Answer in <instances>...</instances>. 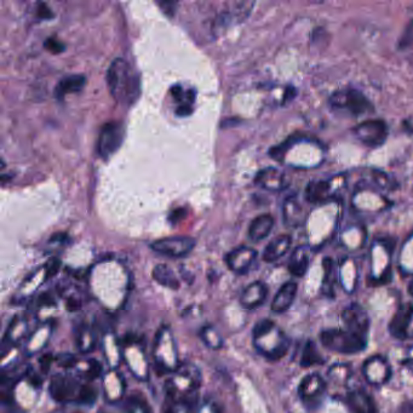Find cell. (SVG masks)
I'll use <instances>...</instances> for the list:
<instances>
[{"label":"cell","mask_w":413,"mask_h":413,"mask_svg":"<svg viewBox=\"0 0 413 413\" xmlns=\"http://www.w3.org/2000/svg\"><path fill=\"white\" fill-rule=\"evenodd\" d=\"M44 47H45V49H47L48 51L53 53H61L66 50L65 44L61 43L60 40L55 38L47 39V42L44 43Z\"/></svg>","instance_id":"45"},{"label":"cell","mask_w":413,"mask_h":413,"mask_svg":"<svg viewBox=\"0 0 413 413\" xmlns=\"http://www.w3.org/2000/svg\"><path fill=\"white\" fill-rule=\"evenodd\" d=\"M83 383L71 373H55L50 378L49 393L50 396L60 404L78 403Z\"/></svg>","instance_id":"8"},{"label":"cell","mask_w":413,"mask_h":413,"mask_svg":"<svg viewBox=\"0 0 413 413\" xmlns=\"http://www.w3.org/2000/svg\"><path fill=\"white\" fill-rule=\"evenodd\" d=\"M274 227V219L271 214H264L258 216L252 221L248 227V237L252 242H258L264 240Z\"/></svg>","instance_id":"29"},{"label":"cell","mask_w":413,"mask_h":413,"mask_svg":"<svg viewBox=\"0 0 413 413\" xmlns=\"http://www.w3.org/2000/svg\"><path fill=\"white\" fill-rule=\"evenodd\" d=\"M199 337L201 342L204 343L205 347L209 348L211 351H219L224 347V339L219 330L212 325H206L199 331Z\"/></svg>","instance_id":"35"},{"label":"cell","mask_w":413,"mask_h":413,"mask_svg":"<svg viewBox=\"0 0 413 413\" xmlns=\"http://www.w3.org/2000/svg\"><path fill=\"white\" fill-rule=\"evenodd\" d=\"M328 376L333 382H342V385H344L349 380V377L352 376V372H351V367L348 365H336L330 369Z\"/></svg>","instance_id":"40"},{"label":"cell","mask_w":413,"mask_h":413,"mask_svg":"<svg viewBox=\"0 0 413 413\" xmlns=\"http://www.w3.org/2000/svg\"><path fill=\"white\" fill-rule=\"evenodd\" d=\"M55 323L53 321H45L40 323L33 332L29 333L28 338L24 344V354L27 356L35 355L48 347L51 336H53Z\"/></svg>","instance_id":"18"},{"label":"cell","mask_w":413,"mask_h":413,"mask_svg":"<svg viewBox=\"0 0 413 413\" xmlns=\"http://www.w3.org/2000/svg\"><path fill=\"white\" fill-rule=\"evenodd\" d=\"M257 255L258 253L255 248L240 246L227 253L224 261H226L229 271L242 276V274H246L247 271L251 269L252 264L256 262Z\"/></svg>","instance_id":"16"},{"label":"cell","mask_w":413,"mask_h":413,"mask_svg":"<svg viewBox=\"0 0 413 413\" xmlns=\"http://www.w3.org/2000/svg\"><path fill=\"white\" fill-rule=\"evenodd\" d=\"M153 360L154 369L159 376L172 375L180 366L176 338L167 325H162L155 335L153 344Z\"/></svg>","instance_id":"4"},{"label":"cell","mask_w":413,"mask_h":413,"mask_svg":"<svg viewBox=\"0 0 413 413\" xmlns=\"http://www.w3.org/2000/svg\"><path fill=\"white\" fill-rule=\"evenodd\" d=\"M326 389V383L323 377L319 373H310L301 380L298 385L299 398L304 404L310 407H315L323 399V393Z\"/></svg>","instance_id":"13"},{"label":"cell","mask_w":413,"mask_h":413,"mask_svg":"<svg viewBox=\"0 0 413 413\" xmlns=\"http://www.w3.org/2000/svg\"><path fill=\"white\" fill-rule=\"evenodd\" d=\"M252 342L266 359L278 361L289 352L290 339L271 319H262L252 330Z\"/></svg>","instance_id":"2"},{"label":"cell","mask_w":413,"mask_h":413,"mask_svg":"<svg viewBox=\"0 0 413 413\" xmlns=\"http://www.w3.org/2000/svg\"><path fill=\"white\" fill-rule=\"evenodd\" d=\"M97 398H99V389L96 388L95 385H92V382H86V383H83L81 394H79L76 404L92 406V405L95 404Z\"/></svg>","instance_id":"38"},{"label":"cell","mask_w":413,"mask_h":413,"mask_svg":"<svg viewBox=\"0 0 413 413\" xmlns=\"http://www.w3.org/2000/svg\"><path fill=\"white\" fill-rule=\"evenodd\" d=\"M291 244H292V237L287 234H283V235L273 239L264 248L263 261L267 263H273V262L280 260L281 257L290 250Z\"/></svg>","instance_id":"28"},{"label":"cell","mask_w":413,"mask_h":413,"mask_svg":"<svg viewBox=\"0 0 413 413\" xmlns=\"http://www.w3.org/2000/svg\"><path fill=\"white\" fill-rule=\"evenodd\" d=\"M400 413H413V405L405 404L404 406H401Z\"/></svg>","instance_id":"52"},{"label":"cell","mask_w":413,"mask_h":413,"mask_svg":"<svg viewBox=\"0 0 413 413\" xmlns=\"http://www.w3.org/2000/svg\"><path fill=\"white\" fill-rule=\"evenodd\" d=\"M346 405L351 413H377L375 400L365 390L349 391L346 396Z\"/></svg>","instance_id":"25"},{"label":"cell","mask_w":413,"mask_h":413,"mask_svg":"<svg viewBox=\"0 0 413 413\" xmlns=\"http://www.w3.org/2000/svg\"><path fill=\"white\" fill-rule=\"evenodd\" d=\"M297 295V284L294 281H289L281 286L276 292V297L271 302V312L276 314L285 313L290 309Z\"/></svg>","instance_id":"26"},{"label":"cell","mask_w":413,"mask_h":413,"mask_svg":"<svg viewBox=\"0 0 413 413\" xmlns=\"http://www.w3.org/2000/svg\"><path fill=\"white\" fill-rule=\"evenodd\" d=\"M124 413H153V410L142 395L133 394L124 403Z\"/></svg>","instance_id":"36"},{"label":"cell","mask_w":413,"mask_h":413,"mask_svg":"<svg viewBox=\"0 0 413 413\" xmlns=\"http://www.w3.org/2000/svg\"><path fill=\"white\" fill-rule=\"evenodd\" d=\"M255 6L253 1H234L232 8L227 11H222L216 17L214 24V32L219 34L224 29L228 28L232 24H240L248 17Z\"/></svg>","instance_id":"12"},{"label":"cell","mask_w":413,"mask_h":413,"mask_svg":"<svg viewBox=\"0 0 413 413\" xmlns=\"http://www.w3.org/2000/svg\"><path fill=\"white\" fill-rule=\"evenodd\" d=\"M405 365H413V347L407 353V357L404 360Z\"/></svg>","instance_id":"51"},{"label":"cell","mask_w":413,"mask_h":413,"mask_svg":"<svg viewBox=\"0 0 413 413\" xmlns=\"http://www.w3.org/2000/svg\"><path fill=\"white\" fill-rule=\"evenodd\" d=\"M125 138V128L119 121H110L101 128L100 136L97 141V152L102 159H110L120 146Z\"/></svg>","instance_id":"9"},{"label":"cell","mask_w":413,"mask_h":413,"mask_svg":"<svg viewBox=\"0 0 413 413\" xmlns=\"http://www.w3.org/2000/svg\"><path fill=\"white\" fill-rule=\"evenodd\" d=\"M28 336V318L24 314H16L14 318L10 320L9 326L5 331L3 347L12 349L16 346H19L24 339H27Z\"/></svg>","instance_id":"20"},{"label":"cell","mask_w":413,"mask_h":413,"mask_svg":"<svg viewBox=\"0 0 413 413\" xmlns=\"http://www.w3.org/2000/svg\"><path fill=\"white\" fill-rule=\"evenodd\" d=\"M185 216V210L182 209H177L175 211H172L171 214H170V221H171L172 224H177L178 221L183 219Z\"/></svg>","instance_id":"50"},{"label":"cell","mask_w":413,"mask_h":413,"mask_svg":"<svg viewBox=\"0 0 413 413\" xmlns=\"http://www.w3.org/2000/svg\"><path fill=\"white\" fill-rule=\"evenodd\" d=\"M203 376L194 364H180L178 370L165 382L164 391L167 400H180L196 406Z\"/></svg>","instance_id":"3"},{"label":"cell","mask_w":413,"mask_h":413,"mask_svg":"<svg viewBox=\"0 0 413 413\" xmlns=\"http://www.w3.org/2000/svg\"><path fill=\"white\" fill-rule=\"evenodd\" d=\"M69 242V237L65 233L53 234L51 239L49 240L50 245H67V242Z\"/></svg>","instance_id":"48"},{"label":"cell","mask_w":413,"mask_h":413,"mask_svg":"<svg viewBox=\"0 0 413 413\" xmlns=\"http://www.w3.org/2000/svg\"><path fill=\"white\" fill-rule=\"evenodd\" d=\"M76 346L81 355L94 352L97 346V335L89 323H81L76 331Z\"/></svg>","instance_id":"27"},{"label":"cell","mask_w":413,"mask_h":413,"mask_svg":"<svg viewBox=\"0 0 413 413\" xmlns=\"http://www.w3.org/2000/svg\"><path fill=\"white\" fill-rule=\"evenodd\" d=\"M35 307L38 309H53L58 307V301L51 292H43L37 297Z\"/></svg>","instance_id":"42"},{"label":"cell","mask_w":413,"mask_h":413,"mask_svg":"<svg viewBox=\"0 0 413 413\" xmlns=\"http://www.w3.org/2000/svg\"><path fill=\"white\" fill-rule=\"evenodd\" d=\"M37 15H38L39 19H51L53 17V11H51V9L45 3H40L38 5Z\"/></svg>","instance_id":"47"},{"label":"cell","mask_w":413,"mask_h":413,"mask_svg":"<svg viewBox=\"0 0 413 413\" xmlns=\"http://www.w3.org/2000/svg\"><path fill=\"white\" fill-rule=\"evenodd\" d=\"M267 296H268V287L266 284L262 281H253L242 291L240 304L242 308L252 310L261 307L262 304L266 302Z\"/></svg>","instance_id":"22"},{"label":"cell","mask_w":413,"mask_h":413,"mask_svg":"<svg viewBox=\"0 0 413 413\" xmlns=\"http://www.w3.org/2000/svg\"><path fill=\"white\" fill-rule=\"evenodd\" d=\"M332 196L331 185L328 180H313L305 189V199L312 204H321Z\"/></svg>","instance_id":"31"},{"label":"cell","mask_w":413,"mask_h":413,"mask_svg":"<svg viewBox=\"0 0 413 413\" xmlns=\"http://www.w3.org/2000/svg\"><path fill=\"white\" fill-rule=\"evenodd\" d=\"M320 341L325 348L339 354H357L366 348L367 339L356 336L355 333L341 328L323 330Z\"/></svg>","instance_id":"7"},{"label":"cell","mask_w":413,"mask_h":413,"mask_svg":"<svg viewBox=\"0 0 413 413\" xmlns=\"http://www.w3.org/2000/svg\"><path fill=\"white\" fill-rule=\"evenodd\" d=\"M107 83L115 100L120 105H133L137 101L141 85L136 71L124 58H115L107 71Z\"/></svg>","instance_id":"1"},{"label":"cell","mask_w":413,"mask_h":413,"mask_svg":"<svg viewBox=\"0 0 413 413\" xmlns=\"http://www.w3.org/2000/svg\"><path fill=\"white\" fill-rule=\"evenodd\" d=\"M193 113V106L178 105L176 110V115L178 117H187Z\"/></svg>","instance_id":"49"},{"label":"cell","mask_w":413,"mask_h":413,"mask_svg":"<svg viewBox=\"0 0 413 413\" xmlns=\"http://www.w3.org/2000/svg\"><path fill=\"white\" fill-rule=\"evenodd\" d=\"M81 308V301L79 297L76 296L71 295L66 296V309L68 312L74 313L76 310H79Z\"/></svg>","instance_id":"46"},{"label":"cell","mask_w":413,"mask_h":413,"mask_svg":"<svg viewBox=\"0 0 413 413\" xmlns=\"http://www.w3.org/2000/svg\"><path fill=\"white\" fill-rule=\"evenodd\" d=\"M152 276L154 280L157 281L159 285L164 286L170 290H178L180 289V280L177 279L175 273L170 267L167 264H158L153 268Z\"/></svg>","instance_id":"33"},{"label":"cell","mask_w":413,"mask_h":413,"mask_svg":"<svg viewBox=\"0 0 413 413\" xmlns=\"http://www.w3.org/2000/svg\"><path fill=\"white\" fill-rule=\"evenodd\" d=\"M342 320L347 326L348 331L355 333L359 337L367 339V333L370 328V318L365 309L359 304L353 303L343 310Z\"/></svg>","instance_id":"15"},{"label":"cell","mask_w":413,"mask_h":413,"mask_svg":"<svg viewBox=\"0 0 413 413\" xmlns=\"http://www.w3.org/2000/svg\"><path fill=\"white\" fill-rule=\"evenodd\" d=\"M328 106L333 112L352 118L369 115L375 110L370 100L362 92L353 87L335 91L328 99Z\"/></svg>","instance_id":"5"},{"label":"cell","mask_w":413,"mask_h":413,"mask_svg":"<svg viewBox=\"0 0 413 413\" xmlns=\"http://www.w3.org/2000/svg\"><path fill=\"white\" fill-rule=\"evenodd\" d=\"M362 373L365 380L372 385H383L391 377V367L388 360L380 355L371 356L362 365Z\"/></svg>","instance_id":"14"},{"label":"cell","mask_w":413,"mask_h":413,"mask_svg":"<svg viewBox=\"0 0 413 413\" xmlns=\"http://www.w3.org/2000/svg\"><path fill=\"white\" fill-rule=\"evenodd\" d=\"M309 267V247L305 245L298 246L292 252L289 261V271L292 276H303Z\"/></svg>","instance_id":"32"},{"label":"cell","mask_w":413,"mask_h":413,"mask_svg":"<svg viewBox=\"0 0 413 413\" xmlns=\"http://www.w3.org/2000/svg\"><path fill=\"white\" fill-rule=\"evenodd\" d=\"M123 360L126 362L131 375L141 382L149 380V361L144 339L133 335H128L121 341Z\"/></svg>","instance_id":"6"},{"label":"cell","mask_w":413,"mask_h":413,"mask_svg":"<svg viewBox=\"0 0 413 413\" xmlns=\"http://www.w3.org/2000/svg\"><path fill=\"white\" fill-rule=\"evenodd\" d=\"M55 362L63 370H71V369H76L79 359L71 353H61L58 356H55Z\"/></svg>","instance_id":"41"},{"label":"cell","mask_w":413,"mask_h":413,"mask_svg":"<svg viewBox=\"0 0 413 413\" xmlns=\"http://www.w3.org/2000/svg\"><path fill=\"white\" fill-rule=\"evenodd\" d=\"M283 216L286 226L292 228L303 226L307 221V211L297 195H291L285 200L283 206Z\"/></svg>","instance_id":"23"},{"label":"cell","mask_w":413,"mask_h":413,"mask_svg":"<svg viewBox=\"0 0 413 413\" xmlns=\"http://www.w3.org/2000/svg\"><path fill=\"white\" fill-rule=\"evenodd\" d=\"M413 305L404 304L395 313L389 325L391 336L399 339H405L412 336Z\"/></svg>","instance_id":"21"},{"label":"cell","mask_w":413,"mask_h":413,"mask_svg":"<svg viewBox=\"0 0 413 413\" xmlns=\"http://www.w3.org/2000/svg\"><path fill=\"white\" fill-rule=\"evenodd\" d=\"M76 369L81 372L79 375L87 382H94L99 380L100 377H103V366L100 361L96 360L94 357L79 361Z\"/></svg>","instance_id":"34"},{"label":"cell","mask_w":413,"mask_h":413,"mask_svg":"<svg viewBox=\"0 0 413 413\" xmlns=\"http://www.w3.org/2000/svg\"><path fill=\"white\" fill-rule=\"evenodd\" d=\"M354 137L367 147H380L388 137V126L383 120L370 119L353 130Z\"/></svg>","instance_id":"10"},{"label":"cell","mask_w":413,"mask_h":413,"mask_svg":"<svg viewBox=\"0 0 413 413\" xmlns=\"http://www.w3.org/2000/svg\"><path fill=\"white\" fill-rule=\"evenodd\" d=\"M164 413H195V406L180 400L165 399Z\"/></svg>","instance_id":"39"},{"label":"cell","mask_w":413,"mask_h":413,"mask_svg":"<svg viewBox=\"0 0 413 413\" xmlns=\"http://www.w3.org/2000/svg\"><path fill=\"white\" fill-rule=\"evenodd\" d=\"M101 343L110 370H117L123 361V344L113 332H106Z\"/></svg>","instance_id":"24"},{"label":"cell","mask_w":413,"mask_h":413,"mask_svg":"<svg viewBox=\"0 0 413 413\" xmlns=\"http://www.w3.org/2000/svg\"><path fill=\"white\" fill-rule=\"evenodd\" d=\"M194 247L195 240L190 237H164L151 244L153 251L171 258H182L187 256Z\"/></svg>","instance_id":"11"},{"label":"cell","mask_w":413,"mask_h":413,"mask_svg":"<svg viewBox=\"0 0 413 413\" xmlns=\"http://www.w3.org/2000/svg\"><path fill=\"white\" fill-rule=\"evenodd\" d=\"M323 362H325V359L319 353L317 346L312 341H308L304 347L302 357H301V366L310 367L314 365H323Z\"/></svg>","instance_id":"37"},{"label":"cell","mask_w":413,"mask_h":413,"mask_svg":"<svg viewBox=\"0 0 413 413\" xmlns=\"http://www.w3.org/2000/svg\"><path fill=\"white\" fill-rule=\"evenodd\" d=\"M85 84L86 78L81 74L63 76L55 87V97L58 100H62L65 96L83 90Z\"/></svg>","instance_id":"30"},{"label":"cell","mask_w":413,"mask_h":413,"mask_svg":"<svg viewBox=\"0 0 413 413\" xmlns=\"http://www.w3.org/2000/svg\"><path fill=\"white\" fill-rule=\"evenodd\" d=\"M39 372L42 375H48L49 371L51 369V365L55 362V356L53 354H44L39 357Z\"/></svg>","instance_id":"44"},{"label":"cell","mask_w":413,"mask_h":413,"mask_svg":"<svg viewBox=\"0 0 413 413\" xmlns=\"http://www.w3.org/2000/svg\"><path fill=\"white\" fill-rule=\"evenodd\" d=\"M43 267L44 271H45V276H47V280H48V279H51V278L56 276L58 271H60V268H61V260H60V258H56V257H53V258H50Z\"/></svg>","instance_id":"43"},{"label":"cell","mask_w":413,"mask_h":413,"mask_svg":"<svg viewBox=\"0 0 413 413\" xmlns=\"http://www.w3.org/2000/svg\"><path fill=\"white\" fill-rule=\"evenodd\" d=\"M126 380L124 376L117 370H110L103 375L102 389L105 399L108 404H117L125 398L126 394Z\"/></svg>","instance_id":"17"},{"label":"cell","mask_w":413,"mask_h":413,"mask_svg":"<svg viewBox=\"0 0 413 413\" xmlns=\"http://www.w3.org/2000/svg\"><path fill=\"white\" fill-rule=\"evenodd\" d=\"M255 182L262 189L268 192H283L290 185V178L285 172L276 167H266L258 172Z\"/></svg>","instance_id":"19"}]
</instances>
